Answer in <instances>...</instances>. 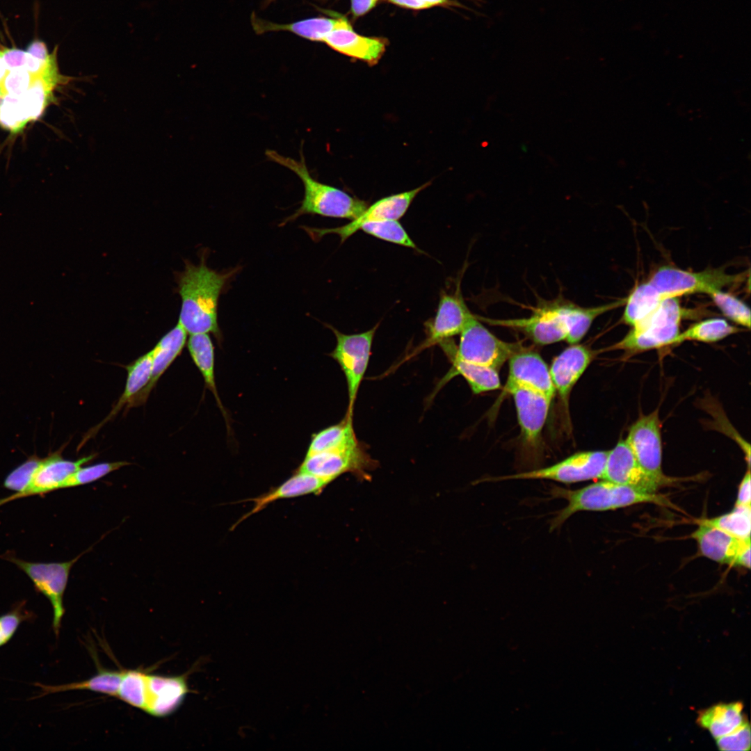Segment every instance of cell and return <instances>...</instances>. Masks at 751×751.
I'll use <instances>...</instances> for the list:
<instances>
[{
  "label": "cell",
  "mask_w": 751,
  "mask_h": 751,
  "mask_svg": "<svg viewBox=\"0 0 751 751\" xmlns=\"http://www.w3.org/2000/svg\"><path fill=\"white\" fill-rule=\"evenodd\" d=\"M451 339L439 344L452 364L450 371L443 379V383L455 376L460 375L467 382L474 394L499 389L501 387L497 370L460 359L454 354Z\"/></svg>",
  "instance_id": "26"
},
{
  "label": "cell",
  "mask_w": 751,
  "mask_h": 751,
  "mask_svg": "<svg viewBox=\"0 0 751 751\" xmlns=\"http://www.w3.org/2000/svg\"><path fill=\"white\" fill-rule=\"evenodd\" d=\"M61 453L62 449H60L42 458L27 490L0 499V506L17 499L41 495L61 489L63 483L70 475L97 455L93 453L76 460H69L64 459Z\"/></svg>",
  "instance_id": "17"
},
{
  "label": "cell",
  "mask_w": 751,
  "mask_h": 751,
  "mask_svg": "<svg viewBox=\"0 0 751 751\" xmlns=\"http://www.w3.org/2000/svg\"><path fill=\"white\" fill-rule=\"evenodd\" d=\"M750 726L747 720L730 733L716 738L720 750L746 751L750 750Z\"/></svg>",
  "instance_id": "41"
},
{
  "label": "cell",
  "mask_w": 751,
  "mask_h": 751,
  "mask_svg": "<svg viewBox=\"0 0 751 751\" xmlns=\"http://www.w3.org/2000/svg\"><path fill=\"white\" fill-rule=\"evenodd\" d=\"M741 702L719 703L699 712L697 723L716 739L736 729L745 720Z\"/></svg>",
  "instance_id": "28"
},
{
  "label": "cell",
  "mask_w": 751,
  "mask_h": 751,
  "mask_svg": "<svg viewBox=\"0 0 751 751\" xmlns=\"http://www.w3.org/2000/svg\"><path fill=\"white\" fill-rule=\"evenodd\" d=\"M746 273L728 274L722 268L691 272L672 266H663L652 276L649 282L664 298H678L693 293H706L742 283Z\"/></svg>",
  "instance_id": "6"
},
{
  "label": "cell",
  "mask_w": 751,
  "mask_h": 751,
  "mask_svg": "<svg viewBox=\"0 0 751 751\" xmlns=\"http://www.w3.org/2000/svg\"><path fill=\"white\" fill-rule=\"evenodd\" d=\"M129 465L130 463L127 461H117L101 462L83 467L81 466L66 479L61 489L93 483Z\"/></svg>",
  "instance_id": "38"
},
{
  "label": "cell",
  "mask_w": 751,
  "mask_h": 751,
  "mask_svg": "<svg viewBox=\"0 0 751 751\" xmlns=\"http://www.w3.org/2000/svg\"><path fill=\"white\" fill-rule=\"evenodd\" d=\"M377 323L371 329L357 334H347L327 325L336 337V346L330 353L339 365L347 382L348 407L347 414L353 415V410L360 385L366 373Z\"/></svg>",
  "instance_id": "8"
},
{
  "label": "cell",
  "mask_w": 751,
  "mask_h": 751,
  "mask_svg": "<svg viewBox=\"0 0 751 751\" xmlns=\"http://www.w3.org/2000/svg\"><path fill=\"white\" fill-rule=\"evenodd\" d=\"M508 362V376L503 391L524 388L539 392L552 399L556 391L549 369L537 353L525 348L514 354Z\"/></svg>",
  "instance_id": "15"
},
{
  "label": "cell",
  "mask_w": 751,
  "mask_h": 751,
  "mask_svg": "<svg viewBox=\"0 0 751 751\" xmlns=\"http://www.w3.org/2000/svg\"><path fill=\"white\" fill-rule=\"evenodd\" d=\"M664 299L649 281L638 285L627 298L622 321L631 327L636 325L651 314Z\"/></svg>",
  "instance_id": "31"
},
{
  "label": "cell",
  "mask_w": 751,
  "mask_h": 751,
  "mask_svg": "<svg viewBox=\"0 0 751 751\" xmlns=\"http://www.w3.org/2000/svg\"><path fill=\"white\" fill-rule=\"evenodd\" d=\"M750 479V471L748 468L740 483L735 506H751Z\"/></svg>",
  "instance_id": "43"
},
{
  "label": "cell",
  "mask_w": 751,
  "mask_h": 751,
  "mask_svg": "<svg viewBox=\"0 0 751 751\" xmlns=\"http://www.w3.org/2000/svg\"><path fill=\"white\" fill-rule=\"evenodd\" d=\"M593 357L588 348L577 343L571 344L553 360L549 368L551 378L556 392L565 403Z\"/></svg>",
  "instance_id": "23"
},
{
  "label": "cell",
  "mask_w": 751,
  "mask_h": 751,
  "mask_svg": "<svg viewBox=\"0 0 751 751\" xmlns=\"http://www.w3.org/2000/svg\"><path fill=\"white\" fill-rule=\"evenodd\" d=\"M42 458L36 455L29 458L12 471L6 478L3 486L15 493H21L29 487Z\"/></svg>",
  "instance_id": "39"
},
{
  "label": "cell",
  "mask_w": 751,
  "mask_h": 751,
  "mask_svg": "<svg viewBox=\"0 0 751 751\" xmlns=\"http://www.w3.org/2000/svg\"><path fill=\"white\" fill-rule=\"evenodd\" d=\"M146 672L123 670L117 697L131 706L144 711L146 703Z\"/></svg>",
  "instance_id": "35"
},
{
  "label": "cell",
  "mask_w": 751,
  "mask_h": 751,
  "mask_svg": "<svg viewBox=\"0 0 751 751\" xmlns=\"http://www.w3.org/2000/svg\"><path fill=\"white\" fill-rule=\"evenodd\" d=\"M26 51L32 56L40 59L47 60L50 56L46 44L40 40H33L26 49Z\"/></svg>",
  "instance_id": "44"
},
{
  "label": "cell",
  "mask_w": 751,
  "mask_h": 751,
  "mask_svg": "<svg viewBox=\"0 0 751 751\" xmlns=\"http://www.w3.org/2000/svg\"><path fill=\"white\" fill-rule=\"evenodd\" d=\"M274 1H275V0H264V6H268L270 3H272Z\"/></svg>",
  "instance_id": "48"
},
{
  "label": "cell",
  "mask_w": 751,
  "mask_h": 751,
  "mask_svg": "<svg viewBox=\"0 0 751 751\" xmlns=\"http://www.w3.org/2000/svg\"><path fill=\"white\" fill-rule=\"evenodd\" d=\"M330 483L326 479L296 470L291 477L280 485L257 496L246 499L245 501L253 503L252 508L241 516L233 524L230 530H234L242 522L263 510L268 505L277 500L297 498L309 494L318 495Z\"/></svg>",
  "instance_id": "21"
},
{
  "label": "cell",
  "mask_w": 751,
  "mask_h": 751,
  "mask_svg": "<svg viewBox=\"0 0 751 751\" xmlns=\"http://www.w3.org/2000/svg\"><path fill=\"white\" fill-rule=\"evenodd\" d=\"M265 154L269 161L294 172L304 186V197L300 207L283 221L282 225L305 214L353 220L368 207L364 200L315 179L307 168L302 151L299 160L283 156L275 150H268Z\"/></svg>",
  "instance_id": "3"
},
{
  "label": "cell",
  "mask_w": 751,
  "mask_h": 751,
  "mask_svg": "<svg viewBox=\"0 0 751 751\" xmlns=\"http://www.w3.org/2000/svg\"><path fill=\"white\" fill-rule=\"evenodd\" d=\"M508 394L514 399L524 442L528 446H536L540 442L552 399L524 388H514Z\"/></svg>",
  "instance_id": "20"
},
{
  "label": "cell",
  "mask_w": 751,
  "mask_h": 751,
  "mask_svg": "<svg viewBox=\"0 0 751 751\" xmlns=\"http://www.w3.org/2000/svg\"><path fill=\"white\" fill-rule=\"evenodd\" d=\"M531 315L525 318L498 319L476 316L490 325L521 331L539 345L561 341L574 344L584 337L597 317L608 311V306L605 304L584 307L562 298L540 302L531 307Z\"/></svg>",
  "instance_id": "1"
},
{
  "label": "cell",
  "mask_w": 751,
  "mask_h": 751,
  "mask_svg": "<svg viewBox=\"0 0 751 751\" xmlns=\"http://www.w3.org/2000/svg\"><path fill=\"white\" fill-rule=\"evenodd\" d=\"M702 521L740 540H750L751 506H734L729 512Z\"/></svg>",
  "instance_id": "34"
},
{
  "label": "cell",
  "mask_w": 751,
  "mask_h": 751,
  "mask_svg": "<svg viewBox=\"0 0 751 751\" xmlns=\"http://www.w3.org/2000/svg\"><path fill=\"white\" fill-rule=\"evenodd\" d=\"M359 444L353 426V415L346 413L339 423L312 435L307 455L345 449Z\"/></svg>",
  "instance_id": "30"
},
{
  "label": "cell",
  "mask_w": 751,
  "mask_h": 751,
  "mask_svg": "<svg viewBox=\"0 0 751 751\" xmlns=\"http://www.w3.org/2000/svg\"><path fill=\"white\" fill-rule=\"evenodd\" d=\"M608 451H587L572 454L552 465L512 475L487 478L483 481L547 479L570 484L601 478Z\"/></svg>",
  "instance_id": "9"
},
{
  "label": "cell",
  "mask_w": 751,
  "mask_h": 751,
  "mask_svg": "<svg viewBox=\"0 0 751 751\" xmlns=\"http://www.w3.org/2000/svg\"><path fill=\"white\" fill-rule=\"evenodd\" d=\"M691 537L696 540L704 556L717 563L732 566L743 545L750 541L736 538L703 521Z\"/></svg>",
  "instance_id": "24"
},
{
  "label": "cell",
  "mask_w": 751,
  "mask_h": 751,
  "mask_svg": "<svg viewBox=\"0 0 751 751\" xmlns=\"http://www.w3.org/2000/svg\"><path fill=\"white\" fill-rule=\"evenodd\" d=\"M237 270L218 272L207 266L204 257L197 265L185 261L184 270L178 274L177 280L181 299L178 323L187 334L211 333L221 340L218 323V300Z\"/></svg>",
  "instance_id": "2"
},
{
  "label": "cell",
  "mask_w": 751,
  "mask_h": 751,
  "mask_svg": "<svg viewBox=\"0 0 751 751\" xmlns=\"http://www.w3.org/2000/svg\"><path fill=\"white\" fill-rule=\"evenodd\" d=\"M416 4L417 10L430 8L442 4L446 0H413Z\"/></svg>",
  "instance_id": "47"
},
{
  "label": "cell",
  "mask_w": 751,
  "mask_h": 751,
  "mask_svg": "<svg viewBox=\"0 0 751 751\" xmlns=\"http://www.w3.org/2000/svg\"><path fill=\"white\" fill-rule=\"evenodd\" d=\"M740 330L737 327L728 323L723 318H709L695 323L683 332H680L675 340L673 345L688 340L706 343L716 342L729 335L736 334Z\"/></svg>",
  "instance_id": "33"
},
{
  "label": "cell",
  "mask_w": 751,
  "mask_h": 751,
  "mask_svg": "<svg viewBox=\"0 0 751 751\" xmlns=\"http://www.w3.org/2000/svg\"><path fill=\"white\" fill-rule=\"evenodd\" d=\"M187 334L185 330L177 323L152 349V362L150 380L146 385L130 400L126 406L125 412L131 407L141 406L146 403L161 376L181 353L186 344Z\"/></svg>",
  "instance_id": "22"
},
{
  "label": "cell",
  "mask_w": 751,
  "mask_h": 751,
  "mask_svg": "<svg viewBox=\"0 0 751 751\" xmlns=\"http://www.w3.org/2000/svg\"><path fill=\"white\" fill-rule=\"evenodd\" d=\"M324 43L345 56L375 65L386 49L385 40L359 35L344 17H338L334 28L325 38Z\"/></svg>",
  "instance_id": "18"
},
{
  "label": "cell",
  "mask_w": 751,
  "mask_h": 751,
  "mask_svg": "<svg viewBox=\"0 0 751 751\" xmlns=\"http://www.w3.org/2000/svg\"><path fill=\"white\" fill-rule=\"evenodd\" d=\"M2 51L3 59L8 70L24 66L26 51L17 48H5Z\"/></svg>",
  "instance_id": "42"
},
{
  "label": "cell",
  "mask_w": 751,
  "mask_h": 751,
  "mask_svg": "<svg viewBox=\"0 0 751 751\" xmlns=\"http://www.w3.org/2000/svg\"><path fill=\"white\" fill-rule=\"evenodd\" d=\"M371 464L372 460L359 444L345 449L307 455L297 471L332 482L345 473L361 474Z\"/></svg>",
  "instance_id": "14"
},
{
  "label": "cell",
  "mask_w": 751,
  "mask_h": 751,
  "mask_svg": "<svg viewBox=\"0 0 751 751\" xmlns=\"http://www.w3.org/2000/svg\"><path fill=\"white\" fill-rule=\"evenodd\" d=\"M359 230L379 239L399 245L418 250L398 220H384L363 223Z\"/></svg>",
  "instance_id": "36"
},
{
  "label": "cell",
  "mask_w": 751,
  "mask_h": 751,
  "mask_svg": "<svg viewBox=\"0 0 751 751\" xmlns=\"http://www.w3.org/2000/svg\"><path fill=\"white\" fill-rule=\"evenodd\" d=\"M601 478L648 494H655L663 484L641 467L625 440H620L608 451Z\"/></svg>",
  "instance_id": "16"
},
{
  "label": "cell",
  "mask_w": 751,
  "mask_h": 751,
  "mask_svg": "<svg viewBox=\"0 0 751 751\" xmlns=\"http://www.w3.org/2000/svg\"><path fill=\"white\" fill-rule=\"evenodd\" d=\"M188 353L201 373L205 387L213 394L218 407L225 416L219 398L214 376V348L209 334H190L186 341Z\"/></svg>",
  "instance_id": "29"
},
{
  "label": "cell",
  "mask_w": 751,
  "mask_h": 751,
  "mask_svg": "<svg viewBox=\"0 0 751 751\" xmlns=\"http://www.w3.org/2000/svg\"><path fill=\"white\" fill-rule=\"evenodd\" d=\"M152 362V351L150 350L124 366L127 371V377L123 393L109 414L85 435L80 446L94 437L104 425L113 420L130 400L146 385L151 376Z\"/></svg>",
  "instance_id": "27"
},
{
  "label": "cell",
  "mask_w": 751,
  "mask_h": 751,
  "mask_svg": "<svg viewBox=\"0 0 751 751\" xmlns=\"http://www.w3.org/2000/svg\"><path fill=\"white\" fill-rule=\"evenodd\" d=\"M460 335L458 346L453 341L452 344L453 351L458 357L497 371L514 354L524 348L519 343L507 342L496 337L476 315Z\"/></svg>",
  "instance_id": "7"
},
{
  "label": "cell",
  "mask_w": 751,
  "mask_h": 751,
  "mask_svg": "<svg viewBox=\"0 0 751 751\" xmlns=\"http://www.w3.org/2000/svg\"><path fill=\"white\" fill-rule=\"evenodd\" d=\"M695 312L681 307L678 298L664 299L659 306L632 329L610 350L638 353L673 345L680 333L681 320Z\"/></svg>",
  "instance_id": "5"
},
{
  "label": "cell",
  "mask_w": 751,
  "mask_h": 751,
  "mask_svg": "<svg viewBox=\"0 0 751 751\" xmlns=\"http://www.w3.org/2000/svg\"><path fill=\"white\" fill-rule=\"evenodd\" d=\"M122 671L102 670L92 677L79 682L57 686L35 684L41 688V694L37 697L51 693L73 690H87L109 696L117 697Z\"/></svg>",
  "instance_id": "32"
},
{
  "label": "cell",
  "mask_w": 751,
  "mask_h": 751,
  "mask_svg": "<svg viewBox=\"0 0 751 751\" xmlns=\"http://www.w3.org/2000/svg\"><path fill=\"white\" fill-rule=\"evenodd\" d=\"M661 424L658 410L640 416L630 427L625 439L641 467L663 483L662 472Z\"/></svg>",
  "instance_id": "12"
},
{
  "label": "cell",
  "mask_w": 751,
  "mask_h": 751,
  "mask_svg": "<svg viewBox=\"0 0 751 751\" xmlns=\"http://www.w3.org/2000/svg\"><path fill=\"white\" fill-rule=\"evenodd\" d=\"M190 692L185 676L146 674V703L144 711L164 718L172 714L183 704Z\"/></svg>",
  "instance_id": "19"
},
{
  "label": "cell",
  "mask_w": 751,
  "mask_h": 751,
  "mask_svg": "<svg viewBox=\"0 0 751 751\" xmlns=\"http://www.w3.org/2000/svg\"><path fill=\"white\" fill-rule=\"evenodd\" d=\"M250 22L257 35L270 32L287 31L312 42H323L334 28L337 17H314L289 23H276L259 17L252 13Z\"/></svg>",
  "instance_id": "25"
},
{
  "label": "cell",
  "mask_w": 751,
  "mask_h": 751,
  "mask_svg": "<svg viewBox=\"0 0 751 751\" xmlns=\"http://www.w3.org/2000/svg\"><path fill=\"white\" fill-rule=\"evenodd\" d=\"M428 185L427 183L417 188L383 197L367 207L357 218L343 226L334 228L306 227L305 230L313 239L317 240L325 234H335L340 237L341 242L343 243L357 232L363 223L400 219L406 213L417 194Z\"/></svg>",
  "instance_id": "13"
},
{
  "label": "cell",
  "mask_w": 751,
  "mask_h": 751,
  "mask_svg": "<svg viewBox=\"0 0 751 751\" xmlns=\"http://www.w3.org/2000/svg\"><path fill=\"white\" fill-rule=\"evenodd\" d=\"M474 316V314L469 309L462 297L460 282L453 293H449L445 291L442 292L434 318L425 324V340L413 350L408 358L460 334Z\"/></svg>",
  "instance_id": "11"
},
{
  "label": "cell",
  "mask_w": 751,
  "mask_h": 751,
  "mask_svg": "<svg viewBox=\"0 0 751 751\" xmlns=\"http://www.w3.org/2000/svg\"><path fill=\"white\" fill-rule=\"evenodd\" d=\"M378 1V0H350V10L353 17L365 15L375 7Z\"/></svg>",
  "instance_id": "45"
},
{
  "label": "cell",
  "mask_w": 751,
  "mask_h": 751,
  "mask_svg": "<svg viewBox=\"0 0 751 751\" xmlns=\"http://www.w3.org/2000/svg\"><path fill=\"white\" fill-rule=\"evenodd\" d=\"M29 613L21 602L11 611L0 615V647L11 640L24 621L32 617Z\"/></svg>",
  "instance_id": "40"
},
{
  "label": "cell",
  "mask_w": 751,
  "mask_h": 751,
  "mask_svg": "<svg viewBox=\"0 0 751 751\" xmlns=\"http://www.w3.org/2000/svg\"><path fill=\"white\" fill-rule=\"evenodd\" d=\"M709 296L725 316L736 324L750 329V309L746 304L722 290L715 291Z\"/></svg>",
  "instance_id": "37"
},
{
  "label": "cell",
  "mask_w": 751,
  "mask_h": 751,
  "mask_svg": "<svg viewBox=\"0 0 751 751\" xmlns=\"http://www.w3.org/2000/svg\"><path fill=\"white\" fill-rule=\"evenodd\" d=\"M555 497H560L567 504L559 510L551 522V531L560 528L572 515L581 511H605L636 503L658 502L655 494L638 491L631 487L604 480L580 489L570 490L555 488Z\"/></svg>",
  "instance_id": "4"
},
{
  "label": "cell",
  "mask_w": 751,
  "mask_h": 751,
  "mask_svg": "<svg viewBox=\"0 0 751 751\" xmlns=\"http://www.w3.org/2000/svg\"><path fill=\"white\" fill-rule=\"evenodd\" d=\"M734 566L750 567V541L743 545L736 558Z\"/></svg>",
  "instance_id": "46"
},
{
  "label": "cell",
  "mask_w": 751,
  "mask_h": 751,
  "mask_svg": "<svg viewBox=\"0 0 751 751\" xmlns=\"http://www.w3.org/2000/svg\"><path fill=\"white\" fill-rule=\"evenodd\" d=\"M84 554L83 552L74 559L62 563H33L13 556L4 558L22 570L30 578L35 590L49 599L53 608L52 627L57 636L65 614L63 596L70 572L74 564Z\"/></svg>",
  "instance_id": "10"
}]
</instances>
